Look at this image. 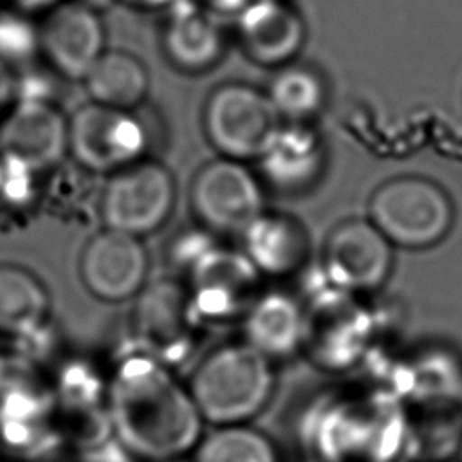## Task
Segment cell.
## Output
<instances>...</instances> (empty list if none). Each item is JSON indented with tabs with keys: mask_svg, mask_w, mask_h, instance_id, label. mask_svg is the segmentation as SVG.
Wrapping results in <instances>:
<instances>
[{
	"mask_svg": "<svg viewBox=\"0 0 462 462\" xmlns=\"http://www.w3.org/2000/svg\"><path fill=\"white\" fill-rule=\"evenodd\" d=\"M106 413L114 437L146 462L182 458L204 435V420L186 383L170 365L141 350L125 356L106 384Z\"/></svg>",
	"mask_w": 462,
	"mask_h": 462,
	"instance_id": "6da1fadb",
	"label": "cell"
},
{
	"mask_svg": "<svg viewBox=\"0 0 462 462\" xmlns=\"http://www.w3.org/2000/svg\"><path fill=\"white\" fill-rule=\"evenodd\" d=\"M188 390L206 424H251L271 402L274 363L244 339L222 343L199 359Z\"/></svg>",
	"mask_w": 462,
	"mask_h": 462,
	"instance_id": "7a4b0ae2",
	"label": "cell"
},
{
	"mask_svg": "<svg viewBox=\"0 0 462 462\" xmlns=\"http://www.w3.org/2000/svg\"><path fill=\"white\" fill-rule=\"evenodd\" d=\"M455 209L437 182L401 175L381 182L368 199V220L392 242L406 249H426L446 238Z\"/></svg>",
	"mask_w": 462,
	"mask_h": 462,
	"instance_id": "3957f363",
	"label": "cell"
},
{
	"mask_svg": "<svg viewBox=\"0 0 462 462\" xmlns=\"http://www.w3.org/2000/svg\"><path fill=\"white\" fill-rule=\"evenodd\" d=\"M282 119L274 112L265 90L245 81L215 85L202 103L200 126L208 144L218 157L254 162Z\"/></svg>",
	"mask_w": 462,
	"mask_h": 462,
	"instance_id": "277c9868",
	"label": "cell"
},
{
	"mask_svg": "<svg viewBox=\"0 0 462 462\" xmlns=\"http://www.w3.org/2000/svg\"><path fill=\"white\" fill-rule=\"evenodd\" d=\"M188 204L200 229L213 236H240L267 208L265 188L256 170L218 155L193 173Z\"/></svg>",
	"mask_w": 462,
	"mask_h": 462,
	"instance_id": "5b68a950",
	"label": "cell"
},
{
	"mask_svg": "<svg viewBox=\"0 0 462 462\" xmlns=\"http://www.w3.org/2000/svg\"><path fill=\"white\" fill-rule=\"evenodd\" d=\"M193 253H182L180 263L188 276L186 294L197 316L213 321L240 318L260 294L262 274L242 249L217 245L202 238L188 244Z\"/></svg>",
	"mask_w": 462,
	"mask_h": 462,
	"instance_id": "8992f818",
	"label": "cell"
},
{
	"mask_svg": "<svg viewBox=\"0 0 462 462\" xmlns=\"http://www.w3.org/2000/svg\"><path fill=\"white\" fill-rule=\"evenodd\" d=\"M177 202V182L161 161L144 157L110 175L99 195L103 227L137 238L159 231Z\"/></svg>",
	"mask_w": 462,
	"mask_h": 462,
	"instance_id": "52a82bcc",
	"label": "cell"
},
{
	"mask_svg": "<svg viewBox=\"0 0 462 462\" xmlns=\"http://www.w3.org/2000/svg\"><path fill=\"white\" fill-rule=\"evenodd\" d=\"M152 137L137 110L85 103L69 116V155L90 173L110 175L146 155Z\"/></svg>",
	"mask_w": 462,
	"mask_h": 462,
	"instance_id": "ba28073f",
	"label": "cell"
},
{
	"mask_svg": "<svg viewBox=\"0 0 462 462\" xmlns=\"http://www.w3.org/2000/svg\"><path fill=\"white\" fill-rule=\"evenodd\" d=\"M321 267L336 291L368 294L390 278L393 245L368 218H343L323 240Z\"/></svg>",
	"mask_w": 462,
	"mask_h": 462,
	"instance_id": "9c48e42d",
	"label": "cell"
},
{
	"mask_svg": "<svg viewBox=\"0 0 462 462\" xmlns=\"http://www.w3.org/2000/svg\"><path fill=\"white\" fill-rule=\"evenodd\" d=\"M106 47L101 13L78 0L56 4L36 23V51L67 81L81 83Z\"/></svg>",
	"mask_w": 462,
	"mask_h": 462,
	"instance_id": "30bf717a",
	"label": "cell"
},
{
	"mask_svg": "<svg viewBox=\"0 0 462 462\" xmlns=\"http://www.w3.org/2000/svg\"><path fill=\"white\" fill-rule=\"evenodd\" d=\"M78 274L92 298L105 303H121L144 291L150 256L143 238L103 227L83 244Z\"/></svg>",
	"mask_w": 462,
	"mask_h": 462,
	"instance_id": "8fae6325",
	"label": "cell"
},
{
	"mask_svg": "<svg viewBox=\"0 0 462 462\" xmlns=\"http://www.w3.org/2000/svg\"><path fill=\"white\" fill-rule=\"evenodd\" d=\"M0 152L34 173L69 155V116L42 96L16 97L0 121Z\"/></svg>",
	"mask_w": 462,
	"mask_h": 462,
	"instance_id": "7c38bea8",
	"label": "cell"
},
{
	"mask_svg": "<svg viewBox=\"0 0 462 462\" xmlns=\"http://www.w3.org/2000/svg\"><path fill=\"white\" fill-rule=\"evenodd\" d=\"M235 40L249 63L276 70L298 61L307 23L287 0H253L235 16Z\"/></svg>",
	"mask_w": 462,
	"mask_h": 462,
	"instance_id": "4fadbf2b",
	"label": "cell"
},
{
	"mask_svg": "<svg viewBox=\"0 0 462 462\" xmlns=\"http://www.w3.org/2000/svg\"><path fill=\"white\" fill-rule=\"evenodd\" d=\"M327 146L312 123H282L254 161L265 189L298 197L314 189L327 170Z\"/></svg>",
	"mask_w": 462,
	"mask_h": 462,
	"instance_id": "5bb4252c",
	"label": "cell"
},
{
	"mask_svg": "<svg viewBox=\"0 0 462 462\" xmlns=\"http://www.w3.org/2000/svg\"><path fill=\"white\" fill-rule=\"evenodd\" d=\"M164 63L184 76H200L217 69L227 51L220 18L180 0L166 11L159 32Z\"/></svg>",
	"mask_w": 462,
	"mask_h": 462,
	"instance_id": "9a60e30c",
	"label": "cell"
},
{
	"mask_svg": "<svg viewBox=\"0 0 462 462\" xmlns=\"http://www.w3.org/2000/svg\"><path fill=\"white\" fill-rule=\"evenodd\" d=\"M238 238L253 267L269 278L300 273L312 254V238L305 222L282 209L265 208Z\"/></svg>",
	"mask_w": 462,
	"mask_h": 462,
	"instance_id": "2e32d148",
	"label": "cell"
},
{
	"mask_svg": "<svg viewBox=\"0 0 462 462\" xmlns=\"http://www.w3.org/2000/svg\"><path fill=\"white\" fill-rule=\"evenodd\" d=\"M303 305L285 291H260L242 316V339L273 363L303 348Z\"/></svg>",
	"mask_w": 462,
	"mask_h": 462,
	"instance_id": "e0dca14e",
	"label": "cell"
},
{
	"mask_svg": "<svg viewBox=\"0 0 462 462\" xmlns=\"http://www.w3.org/2000/svg\"><path fill=\"white\" fill-rule=\"evenodd\" d=\"M141 294L144 296L135 321L139 339L144 343V352L166 363V354H175L173 350H180L188 339L191 303L186 291L171 282L157 283L150 291L144 287Z\"/></svg>",
	"mask_w": 462,
	"mask_h": 462,
	"instance_id": "ac0fdd59",
	"label": "cell"
},
{
	"mask_svg": "<svg viewBox=\"0 0 462 462\" xmlns=\"http://www.w3.org/2000/svg\"><path fill=\"white\" fill-rule=\"evenodd\" d=\"M88 101L137 110L150 94V72L135 54L106 47L81 79Z\"/></svg>",
	"mask_w": 462,
	"mask_h": 462,
	"instance_id": "d6986e66",
	"label": "cell"
},
{
	"mask_svg": "<svg viewBox=\"0 0 462 462\" xmlns=\"http://www.w3.org/2000/svg\"><path fill=\"white\" fill-rule=\"evenodd\" d=\"M51 294L43 280L16 262H0V334L29 337L47 321Z\"/></svg>",
	"mask_w": 462,
	"mask_h": 462,
	"instance_id": "ffe728a7",
	"label": "cell"
},
{
	"mask_svg": "<svg viewBox=\"0 0 462 462\" xmlns=\"http://www.w3.org/2000/svg\"><path fill=\"white\" fill-rule=\"evenodd\" d=\"M265 94L282 123H314L327 106L328 87L316 67L292 61L273 70Z\"/></svg>",
	"mask_w": 462,
	"mask_h": 462,
	"instance_id": "44dd1931",
	"label": "cell"
},
{
	"mask_svg": "<svg viewBox=\"0 0 462 462\" xmlns=\"http://www.w3.org/2000/svg\"><path fill=\"white\" fill-rule=\"evenodd\" d=\"M193 462H282L276 444L253 424L213 426L193 449Z\"/></svg>",
	"mask_w": 462,
	"mask_h": 462,
	"instance_id": "7402d4cb",
	"label": "cell"
},
{
	"mask_svg": "<svg viewBox=\"0 0 462 462\" xmlns=\"http://www.w3.org/2000/svg\"><path fill=\"white\" fill-rule=\"evenodd\" d=\"M36 51V27L31 31L23 22L0 16V61L11 63Z\"/></svg>",
	"mask_w": 462,
	"mask_h": 462,
	"instance_id": "603a6c76",
	"label": "cell"
},
{
	"mask_svg": "<svg viewBox=\"0 0 462 462\" xmlns=\"http://www.w3.org/2000/svg\"><path fill=\"white\" fill-rule=\"evenodd\" d=\"M186 2L193 4L195 7L217 18H227V16L235 18L253 0H186Z\"/></svg>",
	"mask_w": 462,
	"mask_h": 462,
	"instance_id": "cb8c5ba5",
	"label": "cell"
},
{
	"mask_svg": "<svg viewBox=\"0 0 462 462\" xmlns=\"http://www.w3.org/2000/svg\"><path fill=\"white\" fill-rule=\"evenodd\" d=\"M16 99V79L9 70V65L0 61V121Z\"/></svg>",
	"mask_w": 462,
	"mask_h": 462,
	"instance_id": "d4e9b609",
	"label": "cell"
},
{
	"mask_svg": "<svg viewBox=\"0 0 462 462\" xmlns=\"http://www.w3.org/2000/svg\"><path fill=\"white\" fill-rule=\"evenodd\" d=\"M179 2L180 0H114V4L125 5V7L134 9V11H141V13L168 11V9H171Z\"/></svg>",
	"mask_w": 462,
	"mask_h": 462,
	"instance_id": "484cf974",
	"label": "cell"
},
{
	"mask_svg": "<svg viewBox=\"0 0 462 462\" xmlns=\"http://www.w3.org/2000/svg\"><path fill=\"white\" fill-rule=\"evenodd\" d=\"M63 0H13V4L22 11V13H29V14H43L45 11H49L51 7H54L56 4H60Z\"/></svg>",
	"mask_w": 462,
	"mask_h": 462,
	"instance_id": "4316f807",
	"label": "cell"
},
{
	"mask_svg": "<svg viewBox=\"0 0 462 462\" xmlns=\"http://www.w3.org/2000/svg\"><path fill=\"white\" fill-rule=\"evenodd\" d=\"M2 173H4V155L0 152V180H2Z\"/></svg>",
	"mask_w": 462,
	"mask_h": 462,
	"instance_id": "83f0119b",
	"label": "cell"
},
{
	"mask_svg": "<svg viewBox=\"0 0 462 462\" xmlns=\"http://www.w3.org/2000/svg\"><path fill=\"white\" fill-rule=\"evenodd\" d=\"M162 462H184L182 458H173V460H162Z\"/></svg>",
	"mask_w": 462,
	"mask_h": 462,
	"instance_id": "f1b7e54d",
	"label": "cell"
},
{
	"mask_svg": "<svg viewBox=\"0 0 462 462\" xmlns=\"http://www.w3.org/2000/svg\"><path fill=\"white\" fill-rule=\"evenodd\" d=\"M458 455H460V462H462V440H460V448H458Z\"/></svg>",
	"mask_w": 462,
	"mask_h": 462,
	"instance_id": "f546056e",
	"label": "cell"
}]
</instances>
